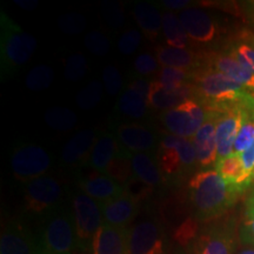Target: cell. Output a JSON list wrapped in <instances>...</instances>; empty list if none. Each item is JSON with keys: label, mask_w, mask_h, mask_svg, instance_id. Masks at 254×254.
<instances>
[{"label": "cell", "mask_w": 254, "mask_h": 254, "mask_svg": "<svg viewBox=\"0 0 254 254\" xmlns=\"http://www.w3.org/2000/svg\"><path fill=\"white\" fill-rule=\"evenodd\" d=\"M189 201L198 221L217 220L237 202L241 193L215 170L195 173L190 179Z\"/></svg>", "instance_id": "obj_1"}, {"label": "cell", "mask_w": 254, "mask_h": 254, "mask_svg": "<svg viewBox=\"0 0 254 254\" xmlns=\"http://www.w3.org/2000/svg\"><path fill=\"white\" fill-rule=\"evenodd\" d=\"M190 82L196 88L195 99L205 109L220 112L240 104L252 93L227 75L206 65L192 73Z\"/></svg>", "instance_id": "obj_2"}, {"label": "cell", "mask_w": 254, "mask_h": 254, "mask_svg": "<svg viewBox=\"0 0 254 254\" xmlns=\"http://www.w3.org/2000/svg\"><path fill=\"white\" fill-rule=\"evenodd\" d=\"M0 73L1 79H6L12 77L33 56L37 39L4 12L0 14Z\"/></svg>", "instance_id": "obj_3"}, {"label": "cell", "mask_w": 254, "mask_h": 254, "mask_svg": "<svg viewBox=\"0 0 254 254\" xmlns=\"http://www.w3.org/2000/svg\"><path fill=\"white\" fill-rule=\"evenodd\" d=\"M40 254H71L77 249L73 211L62 207L46 215L41 228Z\"/></svg>", "instance_id": "obj_4"}, {"label": "cell", "mask_w": 254, "mask_h": 254, "mask_svg": "<svg viewBox=\"0 0 254 254\" xmlns=\"http://www.w3.org/2000/svg\"><path fill=\"white\" fill-rule=\"evenodd\" d=\"M158 165L165 180L186 176L196 163V152L192 139L168 134L161 139L158 150Z\"/></svg>", "instance_id": "obj_5"}, {"label": "cell", "mask_w": 254, "mask_h": 254, "mask_svg": "<svg viewBox=\"0 0 254 254\" xmlns=\"http://www.w3.org/2000/svg\"><path fill=\"white\" fill-rule=\"evenodd\" d=\"M237 249V222L228 217L209 224L198 232L190 244V254H234Z\"/></svg>", "instance_id": "obj_6"}, {"label": "cell", "mask_w": 254, "mask_h": 254, "mask_svg": "<svg viewBox=\"0 0 254 254\" xmlns=\"http://www.w3.org/2000/svg\"><path fill=\"white\" fill-rule=\"evenodd\" d=\"M65 194L63 184L52 176H43L31 180L24 189L25 211L33 215H46L62 207Z\"/></svg>", "instance_id": "obj_7"}, {"label": "cell", "mask_w": 254, "mask_h": 254, "mask_svg": "<svg viewBox=\"0 0 254 254\" xmlns=\"http://www.w3.org/2000/svg\"><path fill=\"white\" fill-rule=\"evenodd\" d=\"M72 211L77 234V249L82 252H92L95 234L104 224L101 204L84 192H78L73 196Z\"/></svg>", "instance_id": "obj_8"}, {"label": "cell", "mask_w": 254, "mask_h": 254, "mask_svg": "<svg viewBox=\"0 0 254 254\" xmlns=\"http://www.w3.org/2000/svg\"><path fill=\"white\" fill-rule=\"evenodd\" d=\"M208 111L196 99H187L172 110L164 111L161 122L171 134L192 139L207 118Z\"/></svg>", "instance_id": "obj_9"}, {"label": "cell", "mask_w": 254, "mask_h": 254, "mask_svg": "<svg viewBox=\"0 0 254 254\" xmlns=\"http://www.w3.org/2000/svg\"><path fill=\"white\" fill-rule=\"evenodd\" d=\"M128 254H166V234L154 218L136 222L128 231Z\"/></svg>", "instance_id": "obj_10"}, {"label": "cell", "mask_w": 254, "mask_h": 254, "mask_svg": "<svg viewBox=\"0 0 254 254\" xmlns=\"http://www.w3.org/2000/svg\"><path fill=\"white\" fill-rule=\"evenodd\" d=\"M52 160L50 154L39 145L27 144L15 148L11 157V168L19 182L28 183L45 176Z\"/></svg>", "instance_id": "obj_11"}, {"label": "cell", "mask_w": 254, "mask_h": 254, "mask_svg": "<svg viewBox=\"0 0 254 254\" xmlns=\"http://www.w3.org/2000/svg\"><path fill=\"white\" fill-rule=\"evenodd\" d=\"M187 36L196 44H211L220 36L217 18L200 8H187L179 14Z\"/></svg>", "instance_id": "obj_12"}, {"label": "cell", "mask_w": 254, "mask_h": 254, "mask_svg": "<svg viewBox=\"0 0 254 254\" xmlns=\"http://www.w3.org/2000/svg\"><path fill=\"white\" fill-rule=\"evenodd\" d=\"M207 118L192 138L196 152V163L200 168H208L218 160L217 124L220 111L208 110Z\"/></svg>", "instance_id": "obj_13"}, {"label": "cell", "mask_w": 254, "mask_h": 254, "mask_svg": "<svg viewBox=\"0 0 254 254\" xmlns=\"http://www.w3.org/2000/svg\"><path fill=\"white\" fill-rule=\"evenodd\" d=\"M0 254H40L39 240L24 222L12 220L1 232Z\"/></svg>", "instance_id": "obj_14"}, {"label": "cell", "mask_w": 254, "mask_h": 254, "mask_svg": "<svg viewBox=\"0 0 254 254\" xmlns=\"http://www.w3.org/2000/svg\"><path fill=\"white\" fill-rule=\"evenodd\" d=\"M241 120L243 117L239 104L233 105L220 113L217 124L218 159L234 154V144L239 133Z\"/></svg>", "instance_id": "obj_15"}, {"label": "cell", "mask_w": 254, "mask_h": 254, "mask_svg": "<svg viewBox=\"0 0 254 254\" xmlns=\"http://www.w3.org/2000/svg\"><path fill=\"white\" fill-rule=\"evenodd\" d=\"M205 65L227 75L232 80L254 93V74L227 52H213L206 56Z\"/></svg>", "instance_id": "obj_16"}, {"label": "cell", "mask_w": 254, "mask_h": 254, "mask_svg": "<svg viewBox=\"0 0 254 254\" xmlns=\"http://www.w3.org/2000/svg\"><path fill=\"white\" fill-rule=\"evenodd\" d=\"M104 222L116 227H128L139 213V200L129 193H123L101 204Z\"/></svg>", "instance_id": "obj_17"}, {"label": "cell", "mask_w": 254, "mask_h": 254, "mask_svg": "<svg viewBox=\"0 0 254 254\" xmlns=\"http://www.w3.org/2000/svg\"><path fill=\"white\" fill-rule=\"evenodd\" d=\"M82 192L100 204L110 201L125 193L126 187L105 173L95 171L90 176L82 177L78 183Z\"/></svg>", "instance_id": "obj_18"}, {"label": "cell", "mask_w": 254, "mask_h": 254, "mask_svg": "<svg viewBox=\"0 0 254 254\" xmlns=\"http://www.w3.org/2000/svg\"><path fill=\"white\" fill-rule=\"evenodd\" d=\"M196 88L192 82H187L179 90H167L160 81H151L147 103L151 107L158 110H172L182 105L187 99H195Z\"/></svg>", "instance_id": "obj_19"}, {"label": "cell", "mask_w": 254, "mask_h": 254, "mask_svg": "<svg viewBox=\"0 0 254 254\" xmlns=\"http://www.w3.org/2000/svg\"><path fill=\"white\" fill-rule=\"evenodd\" d=\"M129 227H116L104 224L98 230L92 245V254H128Z\"/></svg>", "instance_id": "obj_20"}, {"label": "cell", "mask_w": 254, "mask_h": 254, "mask_svg": "<svg viewBox=\"0 0 254 254\" xmlns=\"http://www.w3.org/2000/svg\"><path fill=\"white\" fill-rule=\"evenodd\" d=\"M157 59L163 67H173L194 72L204 67L206 56L199 55L189 49L182 50L168 45H161L157 49Z\"/></svg>", "instance_id": "obj_21"}, {"label": "cell", "mask_w": 254, "mask_h": 254, "mask_svg": "<svg viewBox=\"0 0 254 254\" xmlns=\"http://www.w3.org/2000/svg\"><path fill=\"white\" fill-rule=\"evenodd\" d=\"M120 147L131 153H148L155 147L157 136L151 129L140 125H123L117 132Z\"/></svg>", "instance_id": "obj_22"}, {"label": "cell", "mask_w": 254, "mask_h": 254, "mask_svg": "<svg viewBox=\"0 0 254 254\" xmlns=\"http://www.w3.org/2000/svg\"><path fill=\"white\" fill-rule=\"evenodd\" d=\"M95 131L91 128L81 129L66 142L62 151V161L67 166H75L88 160L91 151L97 141Z\"/></svg>", "instance_id": "obj_23"}, {"label": "cell", "mask_w": 254, "mask_h": 254, "mask_svg": "<svg viewBox=\"0 0 254 254\" xmlns=\"http://www.w3.org/2000/svg\"><path fill=\"white\" fill-rule=\"evenodd\" d=\"M214 167L219 176L236 187L241 194L249 190L251 184L254 182L252 174L247 173L244 168L239 154H232L230 157L218 159Z\"/></svg>", "instance_id": "obj_24"}, {"label": "cell", "mask_w": 254, "mask_h": 254, "mask_svg": "<svg viewBox=\"0 0 254 254\" xmlns=\"http://www.w3.org/2000/svg\"><path fill=\"white\" fill-rule=\"evenodd\" d=\"M118 150L119 142L117 136L109 132H105L95 141L87 163L94 171L105 173L111 161L118 153Z\"/></svg>", "instance_id": "obj_25"}, {"label": "cell", "mask_w": 254, "mask_h": 254, "mask_svg": "<svg viewBox=\"0 0 254 254\" xmlns=\"http://www.w3.org/2000/svg\"><path fill=\"white\" fill-rule=\"evenodd\" d=\"M134 17L142 33L150 40H155L163 28V15L150 2H138L134 6Z\"/></svg>", "instance_id": "obj_26"}, {"label": "cell", "mask_w": 254, "mask_h": 254, "mask_svg": "<svg viewBox=\"0 0 254 254\" xmlns=\"http://www.w3.org/2000/svg\"><path fill=\"white\" fill-rule=\"evenodd\" d=\"M132 168L136 179L154 187L163 182V174L160 172L158 161L150 153H134L132 155Z\"/></svg>", "instance_id": "obj_27"}, {"label": "cell", "mask_w": 254, "mask_h": 254, "mask_svg": "<svg viewBox=\"0 0 254 254\" xmlns=\"http://www.w3.org/2000/svg\"><path fill=\"white\" fill-rule=\"evenodd\" d=\"M132 155L133 153L131 152L124 150L119 146L118 153L111 161L105 174L113 178L116 182L122 184V185L126 186L134 178L132 168Z\"/></svg>", "instance_id": "obj_28"}, {"label": "cell", "mask_w": 254, "mask_h": 254, "mask_svg": "<svg viewBox=\"0 0 254 254\" xmlns=\"http://www.w3.org/2000/svg\"><path fill=\"white\" fill-rule=\"evenodd\" d=\"M147 99L138 92L127 87L118 101V109L124 116L132 119H141L147 112Z\"/></svg>", "instance_id": "obj_29"}, {"label": "cell", "mask_w": 254, "mask_h": 254, "mask_svg": "<svg viewBox=\"0 0 254 254\" xmlns=\"http://www.w3.org/2000/svg\"><path fill=\"white\" fill-rule=\"evenodd\" d=\"M163 31L168 46L182 50L187 49L190 38L180 23L179 17L171 12L165 13L163 15Z\"/></svg>", "instance_id": "obj_30"}, {"label": "cell", "mask_w": 254, "mask_h": 254, "mask_svg": "<svg viewBox=\"0 0 254 254\" xmlns=\"http://www.w3.org/2000/svg\"><path fill=\"white\" fill-rule=\"evenodd\" d=\"M45 123L51 128L57 131H71L77 125L78 117L72 110L67 107H52L44 114Z\"/></svg>", "instance_id": "obj_31"}, {"label": "cell", "mask_w": 254, "mask_h": 254, "mask_svg": "<svg viewBox=\"0 0 254 254\" xmlns=\"http://www.w3.org/2000/svg\"><path fill=\"white\" fill-rule=\"evenodd\" d=\"M227 53L254 74V39L252 37H239L233 40L228 46Z\"/></svg>", "instance_id": "obj_32"}, {"label": "cell", "mask_w": 254, "mask_h": 254, "mask_svg": "<svg viewBox=\"0 0 254 254\" xmlns=\"http://www.w3.org/2000/svg\"><path fill=\"white\" fill-rule=\"evenodd\" d=\"M55 79V71L47 65H37L27 73L25 85L28 90L39 92L51 86Z\"/></svg>", "instance_id": "obj_33"}, {"label": "cell", "mask_w": 254, "mask_h": 254, "mask_svg": "<svg viewBox=\"0 0 254 254\" xmlns=\"http://www.w3.org/2000/svg\"><path fill=\"white\" fill-rule=\"evenodd\" d=\"M192 73L184 69L173 68V67H161L159 72L158 81L163 84V86L167 90H179L187 82H190Z\"/></svg>", "instance_id": "obj_34"}, {"label": "cell", "mask_w": 254, "mask_h": 254, "mask_svg": "<svg viewBox=\"0 0 254 254\" xmlns=\"http://www.w3.org/2000/svg\"><path fill=\"white\" fill-rule=\"evenodd\" d=\"M103 95V84L99 80H92L77 94L75 104L81 110H91L97 106Z\"/></svg>", "instance_id": "obj_35"}, {"label": "cell", "mask_w": 254, "mask_h": 254, "mask_svg": "<svg viewBox=\"0 0 254 254\" xmlns=\"http://www.w3.org/2000/svg\"><path fill=\"white\" fill-rule=\"evenodd\" d=\"M88 69L87 60L81 53H73L66 59L65 63V77L67 80L77 82L86 75Z\"/></svg>", "instance_id": "obj_36"}, {"label": "cell", "mask_w": 254, "mask_h": 254, "mask_svg": "<svg viewBox=\"0 0 254 254\" xmlns=\"http://www.w3.org/2000/svg\"><path fill=\"white\" fill-rule=\"evenodd\" d=\"M84 44L92 55L104 57L110 52L111 43L109 37L100 31H92L85 36Z\"/></svg>", "instance_id": "obj_37"}, {"label": "cell", "mask_w": 254, "mask_h": 254, "mask_svg": "<svg viewBox=\"0 0 254 254\" xmlns=\"http://www.w3.org/2000/svg\"><path fill=\"white\" fill-rule=\"evenodd\" d=\"M239 239L245 246L254 247V205L246 202L245 213L239 228Z\"/></svg>", "instance_id": "obj_38"}, {"label": "cell", "mask_w": 254, "mask_h": 254, "mask_svg": "<svg viewBox=\"0 0 254 254\" xmlns=\"http://www.w3.org/2000/svg\"><path fill=\"white\" fill-rule=\"evenodd\" d=\"M58 26L65 34H79L87 27V20L82 14L72 12L59 18Z\"/></svg>", "instance_id": "obj_39"}, {"label": "cell", "mask_w": 254, "mask_h": 254, "mask_svg": "<svg viewBox=\"0 0 254 254\" xmlns=\"http://www.w3.org/2000/svg\"><path fill=\"white\" fill-rule=\"evenodd\" d=\"M101 13L107 25L113 30H120L124 26L125 15H124L122 6L117 2L104 1L101 5Z\"/></svg>", "instance_id": "obj_40"}, {"label": "cell", "mask_w": 254, "mask_h": 254, "mask_svg": "<svg viewBox=\"0 0 254 254\" xmlns=\"http://www.w3.org/2000/svg\"><path fill=\"white\" fill-rule=\"evenodd\" d=\"M103 82L105 90L111 95H117L122 91L123 87V78L120 74L119 69L113 65L105 66L103 71Z\"/></svg>", "instance_id": "obj_41"}, {"label": "cell", "mask_w": 254, "mask_h": 254, "mask_svg": "<svg viewBox=\"0 0 254 254\" xmlns=\"http://www.w3.org/2000/svg\"><path fill=\"white\" fill-rule=\"evenodd\" d=\"M141 43V34L138 30H128L124 32L119 39V51L125 56L133 55Z\"/></svg>", "instance_id": "obj_42"}, {"label": "cell", "mask_w": 254, "mask_h": 254, "mask_svg": "<svg viewBox=\"0 0 254 254\" xmlns=\"http://www.w3.org/2000/svg\"><path fill=\"white\" fill-rule=\"evenodd\" d=\"M134 69L141 75H150L157 72L159 62L150 53H141L134 59Z\"/></svg>", "instance_id": "obj_43"}, {"label": "cell", "mask_w": 254, "mask_h": 254, "mask_svg": "<svg viewBox=\"0 0 254 254\" xmlns=\"http://www.w3.org/2000/svg\"><path fill=\"white\" fill-rule=\"evenodd\" d=\"M126 187V192L129 193L132 196H134L136 200H140L142 198H145L147 193H150L152 189L151 186H147L146 184L140 182L139 179H136L134 177L133 179L129 182Z\"/></svg>", "instance_id": "obj_44"}, {"label": "cell", "mask_w": 254, "mask_h": 254, "mask_svg": "<svg viewBox=\"0 0 254 254\" xmlns=\"http://www.w3.org/2000/svg\"><path fill=\"white\" fill-rule=\"evenodd\" d=\"M240 158L246 172L252 174L254 170V144L251 146L249 150L244 152L243 154H240Z\"/></svg>", "instance_id": "obj_45"}, {"label": "cell", "mask_w": 254, "mask_h": 254, "mask_svg": "<svg viewBox=\"0 0 254 254\" xmlns=\"http://www.w3.org/2000/svg\"><path fill=\"white\" fill-rule=\"evenodd\" d=\"M150 85L151 82L145 80V79H135V80H133L131 84L128 85V87L136 91L141 95H144L146 99H147L148 92H150Z\"/></svg>", "instance_id": "obj_46"}, {"label": "cell", "mask_w": 254, "mask_h": 254, "mask_svg": "<svg viewBox=\"0 0 254 254\" xmlns=\"http://www.w3.org/2000/svg\"><path fill=\"white\" fill-rule=\"evenodd\" d=\"M190 4V1L187 0H165L163 1V5L166 8H172V9H179L186 7Z\"/></svg>", "instance_id": "obj_47"}, {"label": "cell", "mask_w": 254, "mask_h": 254, "mask_svg": "<svg viewBox=\"0 0 254 254\" xmlns=\"http://www.w3.org/2000/svg\"><path fill=\"white\" fill-rule=\"evenodd\" d=\"M14 2L25 9H33L38 6V1L36 0H15Z\"/></svg>", "instance_id": "obj_48"}, {"label": "cell", "mask_w": 254, "mask_h": 254, "mask_svg": "<svg viewBox=\"0 0 254 254\" xmlns=\"http://www.w3.org/2000/svg\"><path fill=\"white\" fill-rule=\"evenodd\" d=\"M237 254H254V247H250V246H246L245 249L240 250L239 252Z\"/></svg>", "instance_id": "obj_49"}, {"label": "cell", "mask_w": 254, "mask_h": 254, "mask_svg": "<svg viewBox=\"0 0 254 254\" xmlns=\"http://www.w3.org/2000/svg\"><path fill=\"white\" fill-rule=\"evenodd\" d=\"M247 202H250V204H253L254 205V190H252V193H251L249 200H247Z\"/></svg>", "instance_id": "obj_50"}, {"label": "cell", "mask_w": 254, "mask_h": 254, "mask_svg": "<svg viewBox=\"0 0 254 254\" xmlns=\"http://www.w3.org/2000/svg\"><path fill=\"white\" fill-rule=\"evenodd\" d=\"M252 176H253V179H254V170H253V173H252Z\"/></svg>", "instance_id": "obj_51"}]
</instances>
